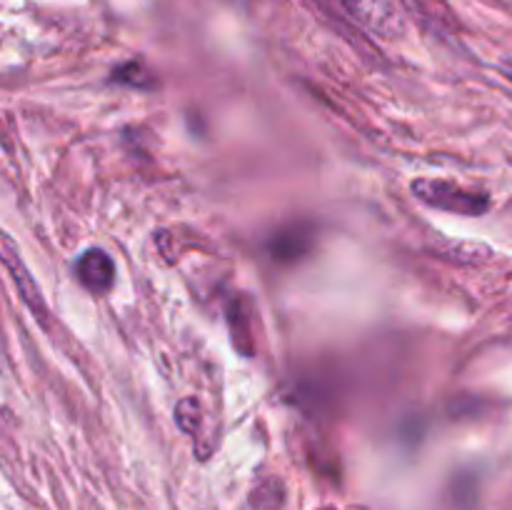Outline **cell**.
<instances>
[{
	"mask_svg": "<svg viewBox=\"0 0 512 510\" xmlns=\"http://www.w3.org/2000/svg\"><path fill=\"white\" fill-rule=\"evenodd\" d=\"M175 425L188 435L200 433V425H203V408H200L198 398H183L175 405Z\"/></svg>",
	"mask_w": 512,
	"mask_h": 510,
	"instance_id": "cell-6",
	"label": "cell"
},
{
	"mask_svg": "<svg viewBox=\"0 0 512 510\" xmlns=\"http://www.w3.org/2000/svg\"><path fill=\"white\" fill-rule=\"evenodd\" d=\"M310 235H305L303 230H295V233H283L275 238L273 243V253L275 258H298L300 253L305 250V240H308Z\"/></svg>",
	"mask_w": 512,
	"mask_h": 510,
	"instance_id": "cell-8",
	"label": "cell"
},
{
	"mask_svg": "<svg viewBox=\"0 0 512 510\" xmlns=\"http://www.w3.org/2000/svg\"><path fill=\"white\" fill-rule=\"evenodd\" d=\"M110 80L120 85H130V88H153V78H150V73L140 63L120 65V68H115Z\"/></svg>",
	"mask_w": 512,
	"mask_h": 510,
	"instance_id": "cell-7",
	"label": "cell"
},
{
	"mask_svg": "<svg viewBox=\"0 0 512 510\" xmlns=\"http://www.w3.org/2000/svg\"><path fill=\"white\" fill-rule=\"evenodd\" d=\"M80 285L93 295H105L115 283V263L105 250L88 248L75 263Z\"/></svg>",
	"mask_w": 512,
	"mask_h": 510,
	"instance_id": "cell-4",
	"label": "cell"
},
{
	"mask_svg": "<svg viewBox=\"0 0 512 510\" xmlns=\"http://www.w3.org/2000/svg\"><path fill=\"white\" fill-rule=\"evenodd\" d=\"M343 8L358 20L368 33L395 40L405 33V13L400 0H340Z\"/></svg>",
	"mask_w": 512,
	"mask_h": 510,
	"instance_id": "cell-2",
	"label": "cell"
},
{
	"mask_svg": "<svg viewBox=\"0 0 512 510\" xmlns=\"http://www.w3.org/2000/svg\"><path fill=\"white\" fill-rule=\"evenodd\" d=\"M438 253L443 258L455 260V263H463V265H475V263H483L488 260L490 248L483 243H473V240H448V243H438Z\"/></svg>",
	"mask_w": 512,
	"mask_h": 510,
	"instance_id": "cell-5",
	"label": "cell"
},
{
	"mask_svg": "<svg viewBox=\"0 0 512 510\" xmlns=\"http://www.w3.org/2000/svg\"><path fill=\"white\" fill-rule=\"evenodd\" d=\"M413 195L420 203L430 205V208L448 210V213L458 215H483L488 213L490 198L478 190L460 188L458 183H450V180H438V178H420L413 180Z\"/></svg>",
	"mask_w": 512,
	"mask_h": 510,
	"instance_id": "cell-1",
	"label": "cell"
},
{
	"mask_svg": "<svg viewBox=\"0 0 512 510\" xmlns=\"http://www.w3.org/2000/svg\"><path fill=\"white\" fill-rule=\"evenodd\" d=\"M3 265L5 270L10 273V280H13V285L18 288V295L20 300L25 303V308L33 313V318L38 320V323H48V305H45V298L43 293H40L38 283H35V278L30 275V270L25 268L23 258L18 255V248H15L13 238H10L8 233L3 235Z\"/></svg>",
	"mask_w": 512,
	"mask_h": 510,
	"instance_id": "cell-3",
	"label": "cell"
}]
</instances>
